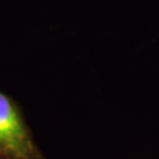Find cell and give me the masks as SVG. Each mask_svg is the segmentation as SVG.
Returning a JSON list of instances; mask_svg holds the SVG:
<instances>
[{"label":"cell","mask_w":159,"mask_h":159,"mask_svg":"<svg viewBox=\"0 0 159 159\" xmlns=\"http://www.w3.org/2000/svg\"><path fill=\"white\" fill-rule=\"evenodd\" d=\"M0 155L9 159H44L23 113L12 97L0 90Z\"/></svg>","instance_id":"6da1fadb"},{"label":"cell","mask_w":159,"mask_h":159,"mask_svg":"<svg viewBox=\"0 0 159 159\" xmlns=\"http://www.w3.org/2000/svg\"><path fill=\"white\" fill-rule=\"evenodd\" d=\"M0 159H9V158H6V157H2V155H0Z\"/></svg>","instance_id":"7a4b0ae2"}]
</instances>
